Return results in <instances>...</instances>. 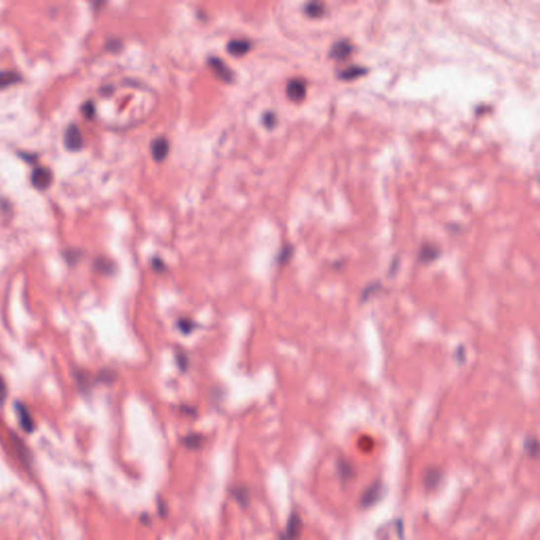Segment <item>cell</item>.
Wrapping results in <instances>:
<instances>
[{"label":"cell","mask_w":540,"mask_h":540,"mask_svg":"<svg viewBox=\"0 0 540 540\" xmlns=\"http://www.w3.org/2000/svg\"><path fill=\"white\" fill-rule=\"evenodd\" d=\"M303 529L302 519L298 514H291L287 521L286 530L281 536V540H297Z\"/></svg>","instance_id":"obj_1"},{"label":"cell","mask_w":540,"mask_h":540,"mask_svg":"<svg viewBox=\"0 0 540 540\" xmlns=\"http://www.w3.org/2000/svg\"><path fill=\"white\" fill-rule=\"evenodd\" d=\"M286 93L292 102H302L306 96V84L303 80L295 78L289 80L286 87Z\"/></svg>","instance_id":"obj_2"},{"label":"cell","mask_w":540,"mask_h":540,"mask_svg":"<svg viewBox=\"0 0 540 540\" xmlns=\"http://www.w3.org/2000/svg\"><path fill=\"white\" fill-rule=\"evenodd\" d=\"M352 50V44L348 40H339L331 47L329 51V57L336 60H345L351 55Z\"/></svg>","instance_id":"obj_3"},{"label":"cell","mask_w":540,"mask_h":540,"mask_svg":"<svg viewBox=\"0 0 540 540\" xmlns=\"http://www.w3.org/2000/svg\"><path fill=\"white\" fill-rule=\"evenodd\" d=\"M439 257H440V249H439V247L429 243L423 244L418 252V260L424 264L431 263V262L436 261Z\"/></svg>","instance_id":"obj_4"},{"label":"cell","mask_w":540,"mask_h":540,"mask_svg":"<svg viewBox=\"0 0 540 540\" xmlns=\"http://www.w3.org/2000/svg\"><path fill=\"white\" fill-rule=\"evenodd\" d=\"M32 182L36 188L45 189L52 182V173L48 168H36L32 174Z\"/></svg>","instance_id":"obj_5"},{"label":"cell","mask_w":540,"mask_h":540,"mask_svg":"<svg viewBox=\"0 0 540 540\" xmlns=\"http://www.w3.org/2000/svg\"><path fill=\"white\" fill-rule=\"evenodd\" d=\"M169 152V143L165 137H157L151 144V153L156 161L164 160Z\"/></svg>","instance_id":"obj_6"},{"label":"cell","mask_w":540,"mask_h":540,"mask_svg":"<svg viewBox=\"0 0 540 540\" xmlns=\"http://www.w3.org/2000/svg\"><path fill=\"white\" fill-rule=\"evenodd\" d=\"M380 492H381V484L379 482L377 481L373 484H370L369 487L364 491V493L362 494L361 505L364 507L373 505L376 501L379 499Z\"/></svg>","instance_id":"obj_7"},{"label":"cell","mask_w":540,"mask_h":540,"mask_svg":"<svg viewBox=\"0 0 540 540\" xmlns=\"http://www.w3.org/2000/svg\"><path fill=\"white\" fill-rule=\"evenodd\" d=\"M65 143L68 148L72 150L79 149L82 146V136L79 132V130L75 126H70L65 134Z\"/></svg>","instance_id":"obj_8"},{"label":"cell","mask_w":540,"mask_h":540,"mask_svg":"<svg viewBox=\"0 0 540 540\" xmlns=\"http://www.w3.org/2000/svg\"><path fill=\"white\" fill-rule=\"evenodd\" d=\"M209 64L214 70L215 74H217L219 77H221L223 80L225 81L232 80V72L230 71V69L226 66V64L223 63L220 58L218 57L210 58Z\"/></svg>","instance_id":"obj_9"},{"label":"cell","mask_w":540,"mask_h":540,"mask_svg":"<svg viewBox=\"0 0 540 540\" xmlns=\"http://www.w3.org/2000/svg\"><path fill=\"white\" fill-rule=\"evenodd\" d=\"M365 73H367V69L364 67L349 66L339 72V78L342 80H353L358 77L363 76Z\"/></svg>","instance_id":"obj_10"},{"label":"cell","mask_w":540,"mask_h":540,"mask_svg":"<svg viewBox=\"0 0 540 540\" xmlns=\"http://www.w3.org/2000/svg\"><path fill=\"white\" fill-rule=\"evenodd\" d=\"M250 43L249 41L244 39H233L229 41L227 45V50L230 54L234 56H242L249 51Z\"/></svg>","instance_id":"obj_11"},{"label":"cell","mask_w":540,"mask_h":540,"mask_svg":"<svg viewBox=\"0 0 540 540\" xmlns=\"http://www.w3.org/2000/svg\"><path fill=\"white\" fill-rule=\"evenodd\" d=\"M441 476L442 474L440 473V470L438 468L431 467L425 473V476H424V484H425L426 488L433 489L437 487L439 482L441 481Z\"/></svg>","instance_id":"obj_12"},{"label":"cell","mask_w":540,"mask_h":540,"mask_svg":"<svg viewBox=\"0 0 540 540\" xmlns=\"http://www.w3.org/2000/svg\"><path fill=\"white\" fill-rule=\"evenodd\" d=\"M339 473L342 479L345 481L351 479L354 475V468L349 461L346 459H340L339 461Z\"/></svg>","instance_id":"obj_13"},{"label":"cell","mask_w":540,"mask_h":540,"mask_svg":"<svg viewBox=\"0 0 540 540\" xmlns=\"http://www.w3.org/2000/svg\"><path fill=\"white\" fill-rule=\"evenodd\" d=\"M305 13L309 17L319 18L325 13V6L321 2H309L305 5Z\"/></svg>","instance_id":"obj_14"},{"label":"cell","mask_w":540,"mask_h":540,"mask_svg":"<svg viewBox=\"0 0 540 540\" xmlns=\"http://www.w3.org/2000/svg\"><path fill=\"white\" fill-rule=\"evenodd\" d=\"M205 441V437L200 434H190L183 438V443L189 449H199Z\"/></svg>","instance_id":"obj_15"},{"label":"cell","mask_w":540,"mask_h":540,"mask_svg":"<svg viewBox=\"0 0 540 540\" xmlns=\"http://www.w3.org/2000/svg\"><path fill=\"white\" fill-rule=\"evenodd\" d=\"M232 493H233V497L241 505L246 506L247 504H248L249 498H250V493L248 489L244 487H237L233 489Z\"/></svg>","instance_id":"obj_16"},{"label":"cell","mask_w":540,"mask_h":540,"mask_svg":"<svg viewBox=\"0 0 540 540\" xmlns=\"http://www.w3.org/2000/svg\"><path fill=\"white\" fill-rule=\"evenodd\" d=\"M17 78H18V75L14 72H10V71L0 72V88L9 86V84L16 81Z\"/></svg>","instance_id":"obj_17"},{"label":"cell","mask_w":540,"mask_h":540,"mask_svg":"<svg viewBox=\"0 0 540 540\" xmlns=\"http://www.w3.org/2000/svg\"><path fill=\"white\" fill-rule=\"evenodd\" d=\"M524 446H526V450H527L528 454L530 455L531 457H536L537 456L538 450H539L538 449L539 445H538V441H537L536 438H534V437L529 438L528 440L526 441V445H524Z\"/></svg>","instance_id":"obj_18"},{"label":"cell","mask_w":540,"mask_h":540,"mask_svg":"<svg viewBox=\"0 0 540 540\" xmlns=\"http://www.w3.org/2000/svg\"><path fill=\"white\" fill-rule=\"evenodd\" d=\"M18 413H19V418H20V422L22 424V426H24L26 429H29V428L32 427V420H31L28 412L26 411V408L19 407L18 408Z\"/></svg>","instance_id":"obj_19"},{"label":"cell","mask_w":540,"mask_h":540,"mask_svg":"<svg viewBox=\"0 0 540 540\" xmlns=\"http://www.w3.org/2000/svg\"><path fill=\"white\" fill-rule=\"evenodd\" d=\"M179 326H180L181 330L184 331V333H190V331L193 329L194 324L192 323L191 321H189V320H182L179 323Z\"/></svg>","instance_id":"obj_20"},{"label":"cell","mask_w":540,"mask_h":540,"mask_svg":"<svg viewBox=\"0 0 540 540\" xmlns=\"http://www.w3.org/2000/svg\"><path fill=\"white\" fill-rule=\"evenodd\" d=\"M263 120H264V123H265V126H266V127H268V128L273 127V126H274V123H275V116H274V114L271 113V112H267V113L264 115Z\"/></svg>","instance_id":"obj_21"},{"label":"cell","mask_w":540,"mask_h":540,"mask_svg":"<svg viewBox=\"0 0 540 540\" xmlns=\"http://www.w3.org/2000/svg\"><path fill=\"white\" fill-rule=\"evenodd\" d=\"M5 396H6L5 385H4V383H3L1 380H0V401H1V402L4 400Z\"/></svg>","instance_id":"obj_22"},{"label":"cell","mask_w":540,"mask_h":540,"mask_svg":"<svg viewBox=\"0 0 540 540\" xmlns=\"http://www.w3.org/2000/svg\"><path fill=\"white\" fill-rule=\"evenodd\" d=\"M157 505H158V510H159L160 515H166V508H167V507H166V504H165L164 501L158 500Z\"/></svg>","instance_id":"obj_23"}]
</instances>
